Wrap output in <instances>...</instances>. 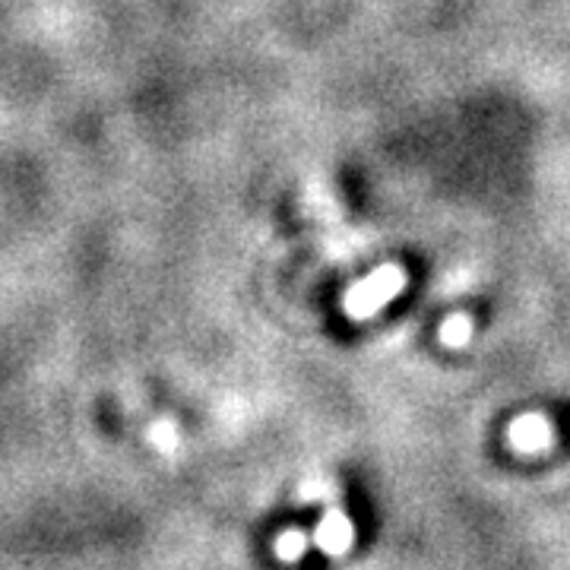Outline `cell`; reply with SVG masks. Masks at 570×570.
Instances as JSON below:
<instances>
[{"instance_id":"6da1fadb","label":"cell","mask_w":570,"mask_h":570,"mask_svg":"<svg viewBox=\"0 0 570 570\" xmlns=\"http://www.w3.org/2000/svg\"><path fill=\"white\" fill-rule=\"evenodd\" d=\"M403 288H406V273L393 264L381 266L367 279L348 288L343 305H346V314L352 321H367V317H374L381 307L387 305L390 298H396Z\"/></svg>"},{"instance_id":"7a4b0ae2","label":"cell","mask_w":570,"mask_h":570,"mask_svg":"<svg viewBox=\"0 0 570 570\" xmlns=\"http://www.w3.org/2000/svg\"><path fill=\"white\" fill-rule=\"evenodd\" d=\"M508 441L517 453H539L551 444V422L539 412H527L510 422Z\"/></svg>"},{"instance_id":"3957f363","label":"cell","mask_w":570,"mask_h":570,"mask_svg":"<svg viewBox=\"0 0 570 570\" xmlns=\"http://www.w3.org/2000/svg\"><path fill=\"white\" fill-rule=\"evenodd\" d=\"M314 542H317L326 554H343V551L352 549V542H355V527H352V520H348L343 510H330L324 520H321L317 532H314Z\"/></svg>"},{"instance_id":"277c9868","label":"cell","mask_w":570,"mask_h":570,"mask_svg":"<svg viewBox=\"0 0 570 570\" xmlns=\"http://www.w3.org/2000/svg\"><path fill=\"white\" fill-rule=\"evenodd\" d=\"M469 340H472V321H469L466 314H456V317H448L444 326H441V343L450 348H460L466 346Z\"/></svg>"},{"instance_id":"5b68a950","label":"cell","mask_w":570,"mask_h":570,"mask_svg":"<svg viewBox=\"0 0 570 570\" xmlns=\"http://www.w3.org/2000/svg\"><path fill=\"white\" fill-rule=\"evenodd\" d=\"M307 549V535L302 530H285L279 539H276V554L283 558V561H295V558H302Z\"/></svg>"},{"instance_id":"8992f818","label":"cell","mask_w":570,"mask_h":570,"mask_svg":"<svg viewBox=\"0 0 570 570\" xmlns=\"http://www.w3.org/2000/svg\"><path fill=\"white\" fill-rule=\"evenodd\" d=\"M156 441H159V444H163L165 450L175 448V434H171V428H168V425L156 428Z\"/></svg>"}]
</instances>
